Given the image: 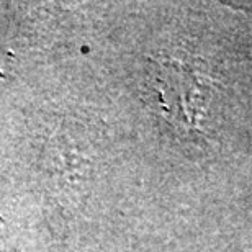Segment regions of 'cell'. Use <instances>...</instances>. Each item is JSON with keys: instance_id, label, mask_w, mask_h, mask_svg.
I'll return each mask as SVG.
<instances>
[{"instance_id": "1", "label": "cell", "mask_w": 252, "mask_h": 252, "mask_svg": "<svg viewBox=\"0 0 252 252\" xmlns=\"http://www.w3.org/2000/svg\"><path fill=\"white\" fill-rule=\"evenodd\" d=\"M153 64V89L164 118L182 134L200 131L211 97L210 75L184 56H160Z\"/></svg>"}]
</instances>
